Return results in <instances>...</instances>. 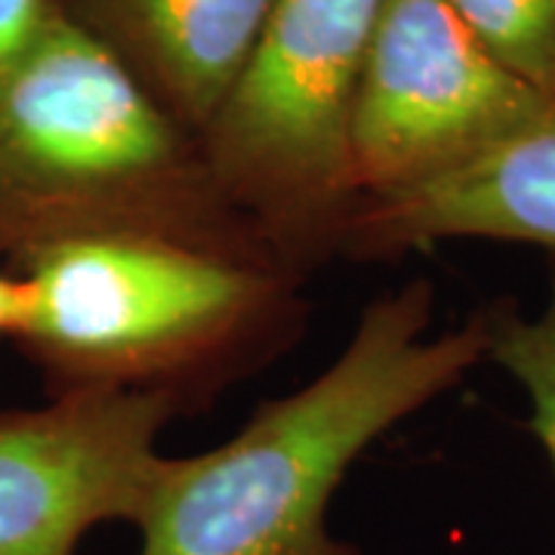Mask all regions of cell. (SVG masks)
<instances>
[{
  "mask_svg": "<svg viewBox=\"0 0 555 555\" xmlns=\"http://www.w3.org/2000/svg\"><path fill=\"white\" fill-rule=\"evenodd\" d=\"M383 0H275L201 152L291 272L343 250L358 210L349 124Z\"/></svg>",
  "mask_w": 555,
  "mask_h": 555,
  "instance_id": "277c9868",
  "label": "cell"
},
{
  "mask_svg": "<svg viewBox=\"0 0 555 555\" xmlns=\"http://www.w3.org/2000/svg\"><path fill=\"white\" fill-rule=\"evenodd\" d=\"M115 232L281 266L222 198L201 139L56 13L0 83V259Z\"/></svg>",
  "mask_w": 555,
  "mask_h": 555,
  "instance_id": "3957f363",
  "label": "cell"
},
{
  "mask_svg": "<svg viewBox=\"0 0 555 555\" xmlns=\"http://www.w3.org/2000/svg\"><path fill=\"white\" fill-rule=\"evenodd\" d=\"M22 318V284L20 278L0 272V337L16 334Z\"/></svg>",
  "mask_w": 555,
  "mask_h": 555,
  "instance_id": "7c38bea8",
  "label": "cell"
},
{
  "mask_svg": "<svg viewBox=\"0 0 555 555\" xmlns=\"http://www.w3.org/2000/svg\"><path fill=\"white\" fill-rule=\"evenodd\" d=\"M182 408L170 392L118 389L0 411V555H78L96 525H137Z\"/></svg>",
  "mask_w": 555,
  "mask_h": 555,
  "instance_id": "8992f818",
  "label": "cell"
},
{
  "mask_svg": "<svg viewBox=\"0 0 555 555\" xmlns=\"http://www.w3.org/2000/svg\"><path fill=\"white\" fill-rule=\"evenodd\" d=\"M553 112L448 0H383L349 124L358 204L451 177Z\"/></svg>",
  "mask_w": 555,
  "mask_h": 555,
  "instance_id": "5b68a950",
  "label": "cell"
},
{
  "mask_svg": "<svg viewBox=\"0 0 555 555\" xmlns=\"http://www.w3.org/2000/svg\"><path fill=\"white\" fill-rule=\"evenodd\" d=\"M275 0H56L160 108L201 137Z\"/></svg>",
  "mask_w": 555,
  "mask_h": 555,
  "instance_id": "52a82bcc",
  "label": "cell"
},
{
  "mask_svg": "<svg viewBox=\"0 0 555 555\" xmlns=\"http://www.w3.org/2000/svg\"><path fill=\"white\" fill-rule=\"evenodd\" d=\"M56 13V0H0V83Z\"/></svg>",
  "mask_w": 555,
  "mask_h": 555,
  "instance_id": "8fae6325",
  "label": "cell"
},
{
  "mask_svg": "<svg viewBox=\"0 0 555 555\" xmlns=\"http://www.w3.org/2000/svg\"><path fill=\"white\" fill-rule=\"evenodd\" d=\"M488 312V361L503 367L528 398V426L543 444L555 469V269L550 294L534 315L516 306H496Z\"/></svg>",
  "mask_w": 555,
  "mask_h": 555,
  "instance_id": "9c48e42d",
  "label": "cell"
},
{
  "mask_svg": "<svg viewBox=\"0 0 555 555\" xmlns=\"http://www.w3.org/2000/svg\"><path fill=\"white\" fill-rule=\"evenodd\" d=\"M488 53L555 105V0H448Z\"/></svg>",
  "mask_w": 555,
  "mask_h": 555,
  "instance_id": "30bf717a",
  "label": "cell"
},
{
  "mask_svg": "<svg viewBox=\"0 0 555 555\" xmlns=\"http://www.w3.org/2000/svg\"><path fill=\"white\" fill-rule=\"evenodd\" d=\"M433 312L426 278L379 294L324 374L214 451L167 456L137 521L139 555H361L327 528L346 473L488 358V312L436 337Z\"/></svg>",
  "mask_w": 555,
  "mask_h": 555,
  "instance_id": "6da1fadb",
  "label": "cell"
},
{
  "mask_svg": "<svg viewBox=\"0 0 555 555\" xmlns=\"http://www.w3.org/2000/svg\"><path fill=\"white\" fill-rule=\"evenodd\" d=\"M460 238L531 244L555 257V112L451 177L358 204L343 254L383 259Z\"/></svg>",
  "mask_w": 555,
  "mask_h": 555,
  "instance_id": "ba28073f",
  "label": "cell"
},
{
  "mask_svg": "<svg viewBox=\"0 0 555 555\" xmlns=\"http://www.w3.org/2000/svg\"><path fill=\"white\" fill-rule=\"evenodd\" d=\"M13 269V343L50 396L145 389L189 404L281 352L302 312L287 269L173 235L60 241Z\"/></svg>",
  "mask_w": 555,
  "mask_h": 555,
  "instance_id": "7a4b0ae2",
  "label": "cell"
}]
</instances>
